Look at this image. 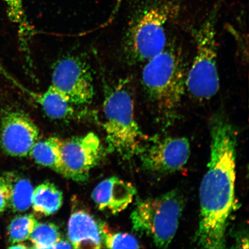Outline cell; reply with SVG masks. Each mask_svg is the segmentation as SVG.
<instances>
[{
    "label": "cell",
    "instance_id": "obj_17",
    "mask_svg": "<svg viewBox=\"0 0 249 249\" xmlns=\"http://www.w3.org/2000/svg\"><path fill=\"white\" fill-rule=\"evenodd\" d=\"M9 19L18 27L23 49H27V40L34 35V30L27 20L22 0H4Z\"/></svg>",
    "mask_w": 249,
    "mask_h": 249
},
{
    "label": "cell",
    "instance_id": "obj_13",
    "mask_svg": "<svg viewBox=\"0 0 249 249\" xmlns=\"http://www.w3.org/2000/svg\"><path fill=\"white\" fill-rule=\"evenodd\" d=\"M32 98L47 116L52 120L69 119L76 113L74 106L64 93L52 86L42 93L34 92Z\"/></svg>",
    "mask_w": 249,
    "mask_h": 249
},
{
    "label": "cell",
    "instance_id": "obj_18",
    "mask_svg": "<svg viewBox=\"0 0 249 249\" xmlns=\"http://www.w3.org/2000/svg\"><path fill=\"white\" fill-rule=\"evenodd\" d=\"M37 223L36 217L31 214L15 217L9 224L8 229L9 242L14 245L29 239Z\"/></svg>",
    "mask_w": 249,
    "mask_h": 249
},
{
    "label": "cell",
    "instance_id": "obj_14",
    "mask_svg": "<svg viewBox=\"0 0 249 249\" xmlns=\"http://www.w3.org/2000/svg\"><path fill=\"white\" fill-rule=\"evenodd\" d=\"M63 203V194L53 183L45 181L34 189L33 210L42 216H49L60 209Z\"/></svg>",
    "mask_w": 249,
    "mask_h": 249
},
{
    "label": "cell",
    "instance_id": "obj_7",
    "mask_svg": "<svg viewBox=\"0 0 249 249\" xmlns=\"http://www.w3.org/2000/svg\"><path fill=\"white\" fill-rule=\"evenodd\" d=\"M51 86L79 107L91 104L94 97L91 71L85 61L76 56H67L55 62Z\"/></svg>",
    "mask_w": 249,
    "mask_h": 249
},
{
    "label": "cell",
    "instance_id": "obj_15",
    "mask_svg": "<svg viewBox=\"0 0 249 249\" xmlns=\"http://www.w3.org/2000/svg\"><path fill=\"white\" fill-rule=\"evenodd\" d=\"M62 142V140L55 136L38 140L31 149L30 155L37 163L61 174Z\"/></svg>",
    "mask_w": 249,
    "mask_h": 249
},
{
    "label": "cell",
    "instance_id": "obj_5",
    "mask_svg": "<svg viewBox=\"0 0 249 249\" xmlns=\"http://www.w3.org/2000/svg\"><path fill=\"white\" fill-rule=\"evenodd\" d=\"M183 205L182 196L176 191L140 199L130 215L133 229L150 238L157 247L166 248L178 230Z\"/></svg>",
    "mask_w": 249,
    "mask_h": 249
},
{
    "label": "cell",
    "instance_id": "obj_9",
    "mask_svg": "<svg viewBox=\"0 0 249 249\" xmlns=\"http://www.w3.org/2000/svg\"><path fill=\"white\" fill-rule=\"evenodd\" d=\"M102 152L101 140L95 133L62 140L61 175L76 182L88 179Z\"/></svg>",
    "mask_w": 249,
    "mask_h": 249
},
{
    "label": "cell",
    "instance_id": "obj_22",
    "mask_svg": "<svg viewBox=\"0 0 249 249\" xmlns=\"http://www.w3.org/2000/svg\"><path fill=\"white\" fill-rule=\"evenodd\" d=\"M0 74L3 77H4L7 79L9 82H11L13 85H14L16 87H17L18 89H20L24 93H27V94L29 92V89H27L25 88L22 85H21L20 84L17 82L13 77H12L10 74L8 72V71L6 70L4 66H3L1 61H0Z\"/></svg>",
    "mask_w": 249,
    "mask_h": 249
},
{
    "label": "cell",
    "instance_id": "obj_19",
    "mask_svg": "<svg viewBox=\"0 0 249 249\" xmlns=\"http://www.w3.org/2000/svg\"><path fill=\"white\" fill-rule=\"evenodd\" d=\"M61 239L58 227L52 223H37L29 238L35 249H53Z\"/></svg>",
    "mask_w": 249,
    "mask_h": 249
},
{
    "label": "cell",
    "instance_id": "obj_2",
    "mask_svg": "<svg viewBox=\"0 0 249 249\" xmlns=\"http://www.w3.org/2000/svg\"><path fill=\"white\" fill-rule=\"evenodd\" d=\"M188 71L180 49L167 43L162 51L144 63L141 83L146 101L162 124L176 120L186 90Z\"/></svg>",
    "mask_w": 249,
    "mask_h": 249
},
{
    "label": "cell",
    "instance_id": "obj_1",
    "mask_svg": "<svg viewBox=\"0 0 249 249\" xmlns=\"http://www.w3.org/2000/svg\"><path fill=\"white\" fill-rule=\"evenodd\" d=\"M211 153L200 188V214L196 240L205 249L226 248V231L235 206L237 135L222 111L209 124Z\"/></svg>",
    "mask_w": 249,
    "mask_h": 249
},
{
    "label": "cell",
    "instance_id": "obj_16",
    "mask_svg": "<svg viewBox=\"0 0 249 249\" xmlns=\"http://www.w3.org/2000/svg\"><path fill=\"white\" fill-rule=\"evenodd\" d=\"M9 190L8 206L12 210L23 213L32 205L34 188L29 179L14 174L9 173L3 176Z\"/></svg>",
    "mask_w": 249,
    "mask_h": 249
},
{
    "label": "cell",
    "instance_id": "obj_12",
    "mask_svg": "<svg viewBox=\"0 0 249 249\" xmlns=\"http://www.w3.org/2000/svg\"><path fill=\"white\" fill-rule=\"evenodd\" d=\"M68 234L73 248H101V227L94 218L85 211L79 210L71 214Z\"/></svg>",
    "mask_w": 249,
    "mask_h": 249
},
{
    "label": "cell",
    "instance_id": "obj_21",
    "mask_svg": "<svg viewBox=\"0 0 249 249\" xmlns=\"http://www.w3.org/2000/svg\"><path fill=\"white\" fill-rule=\"evenodd\" d=\"M9 190L7 182L3 176H0V213L8 206Z\"/></svg>",
    "mask_w": 249,
    "mask_h": 249
},
{
    "label": "cell",
    "instance_id": "obj_11",
    "mask_svg": "<svg viewBox=\"0 0 249 249\" xmlns=\"http://www.w3.org/2000/svg\"><path fill=\"white\" fill-rule=\"evenodd\" d=\"M136 193V188L131 183L112 177L102 180L95 187L92 198L99 210L115 214L129 206Z\"/></svg>",
    "mask_w": 249,
    "mask_h": 249
},
{
    "label": "cell",
    "instance_id": "obj_4",
    "mask_svg": "<svg viewBox=\"0 0 249 249\" xmlns=\"http://www.w3.org/2000/svg\"><path fill=\"white\" fill-rule=\"evenodd\" d=\"M135 101L129 79H121L107 88L103 105L104 127L109 150L124 160L140 155L145 144L135 117Z\"/></svg>",
    "mask_w": 249,
    "mask_h": 249
},
{
    "label": "cell",
    "instance_id": "obj_3",
    "mask_svg": "<svg viewBox=\"0 0 249 249\" xmlns=\"http://www.w3.org/2000/svg\"><path fill=\"white\" fill-rule=\"evenodd\" d=\"M179 9L175 0H146L130 17L123 40L126 60L145 63L167 43V27Z\"/></svg>",
    "mask_w": 249,
    "mask_h": 249
},
{
    "label": "cell",
    "instance_id": "obj_6",
    "mask_svg": "<svg viewBox=\"0 0 249 249\" xmlns=\"http://www.w3.org/2000/svg\"><path fill=\"white\" fill-rule=\"evenodd\" d=\"M217 7L195 32L196 53L186 78V90L199 101H207L219 91L216 17Z\"/></svg>",
    "mask_w": 249,
    "mask_h": 249
},
{
    "label": "cell",
    "instance_id": "obj_20",
    "mask_svg": "<svg viewBox=\"0 0 249 249\" xmlns=\"http://www.w3.org/2000/svg\"><path fill=\"white\" fill-rule=\"evenodd\" d=\"M101 227L102 239L107 248L109 249L140 248L139 242L135 236L127 233L110 232L106 226H102Z\"/></svg>",
    "mask_w": 249,
    "mask_h": 249
},
{
    "label": "cell",
    "instance_id": "obj_8",
    "mask_svg": "<svg viewBox=\"0 0 249 249\" xmlns=\"http://www.w3.org/2000/svg\"><path fill=\"white\" fill-rule=\"evenodd\" d=\"M39 138V128L26 112L16 107L2 109L0 117V147L6 154L26 157Z\"/></svg>",
    "mask_w": 249,
    "mask_h": 249
},
{
    "label": "cell",
    "instance_id": "obj_10",
    "mask_svg": "<svg viewBox=\"0 0 249 249\" xmlns=\"http://www.w3.org/2000/svg\"><path fill=\"white\" fill-rule=\"evenodd\" d=\"M190 153L191 147L188 139L169 137L145 144L140 155L144 169L166 174L181 170L188 162Z\"/></svg>",
    "mask_w": 249,
    "mask_h": 249
},
{
    "label": "cell",
    "instance_id": "obj_24",
    "mask_svg": "<svg viewBox=\"0 0 249 249\" xmlns=\"http://www.w3.org/2000/svg\"><path fill=\"white\" fill-rule=\"evenodd\" d=\"M27 248L26 245L23 244V242L18 243V244L12 245V247H9L11 249H27Z\"/></svg>",
    "mask_w": 249,
    "mask_h": 249
},
{
    "label": "cell",
    "instance_id": "obj_23",
    "mask_svg": "<svg viewBox=\"0 0 249 249\" xmlns=\"http://www.w3.org/2000/svg\"><path fill=\"white\" fill-rule=\"evenodd\" d=\"M73 248L72 245H71V243L68 242L67 241L62 240L61 239L60 240H59L56 244L54 245L53 248V249H71Z\"/></svg>",
    "mask_w": 249,
    "mask_h": 249
}]
</instances>
